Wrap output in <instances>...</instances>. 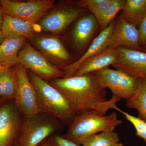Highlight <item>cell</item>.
<instances>
[{"label": "cell", "mask_w": 146, "mask_h": 146, "mask_svg": "<svg viewBox=\"0 0 146 146\" xmlns=\"http://www.w3.org/2000/svg\"><path fill=\"white\" fill-rule=\"evenodd\" d=\"M5 39V36L2 31L0 30V44L4 41Z\"/></svg>", "instance_id": "cell-29"}, {"label": "cell", "mask_w": 146, "mask_h": 146, "mask_svg": "<svg viewBox=\"0 0 146 146\" xmlns=\"http://www.w3.org/2000/svg\"><path fill=\"white\" fill-rule=\"evenodd\" d=\"M14 101H8L0 106V146H14L23 119Z\"/></svg>", "instance_id": "cell-10"}, {"label": "cell", "mask_w": 146, "mask_h": 146, "mask_svg": "<svg viewBox=\"0 0 146 146\" xmlns=\"http://www.w3.org/2000/svg\"><path fill=\"white\" fill-rule=\"evenodd\" d=\"M107 48H125L143 51L139 44L138 29L126 22L121 16L108 39Z\"/></svg>", "instance_id": "cell-12"}, {"label": "cell", "mask_w": 146, "mask_h": 146, "mask_svg": "<svg viewBox=\"0 0 146 146\" xmlns=\"http://www.w3.org/2000/svg\"><path fill=\"white\" fill-rule=\"evenodd\" d=\"M84 8L77 2L55 5L47 12L38 24L41 30L53 33L63 32L74 21L83 14Z\"/></svg>", "instance_id": "cell-6"}, {"label": "cell", "mask_w": 146, "mask_h": 146, "mask_svg": "<svg viewBox=\"0 0 146 146\" xmlns=\"http://www.w3.org/2000/svg\"><path fill=\"white\" fill-rule=\"evenodd\" d=\"M98 24L92 13L82 16L73 27L72 37L76 49L83 48L90 42L96 30Z\"/></svg>", "instance_id": "cell-17"}, {"label": "cell", "mask_w": 146, "mask_h": 146, "mask_svg": "<svg viewBox=\"0 0 146 146\" xmlns=\"http://www.w3.org/2000/svg\"><path fill=\"white\" fill-rule=\"evenodd\" d=\"M119 56L117 48H106L83 62L74 76L84 75L108 68L116 63Z\"/></svg>", "instance_id": "cell-15"}, {"label": "cell", "mask_w": 146, "mask_h": 146, "mask_svg": "<svg viewBox=\"0 0 146 146\" xmlns=\"http://www.w3.org/2000/svg\"><path fill=\"white\" fill-rule=\"evenodd\" d=\"M5 68V67H3L2 66H1V65H0V69H2V68ZM6 68V67H5Z\"/></svg>", "instance_id": "cell-33"}, {"label": "cell", "mask_w": 146, "mask_h": 146, "mask_svg": "<svg viewBox=\"0 0 146 146\" xmlns=\"http://www.w3.org/2000/svg\"><path fill=\"white\" fill-rule=\"evenodd\" d=\"M62 128V123L47 114L24 117L14 146H38Z\"/></svg>", "instance_id": "cell-4"}, {"label": "cell", "mask_w": 146, "mask_h": 146, "mask_svg": "<svg viewBox=\"0 0 146 146\" xmlns=\"http://www.w3.org/2000/svg\"><path fill=\"white\" fill-rule=\"evenodd\" d=\"M33 40L42 53L51 63L63 65L70 60V55L57 37L37 35Z\"/></svg>", "instance_id": "cell-13"}, {"label": "cell", "mask_w": 146, "mask_h": 146, "mask_svg": "<svg viewBox=\"0 0 146 146\" xmlns=\"http://www.w3.org/2000/svg\"><path fill=\"white\" fill-rule=\"evenodd\" d=\"M121 16L131 25L139 27L146 16V0H126Z\"/></svg>", "instance_id": "cell-21"}, {"label": "cell", "mask_w": 146, "mask_h": 146, "mask_svg": "<svg viewBox=\"0 0 146 146\" xmlns=\"http://www.w3.org/2000/svg\"><path fill=\"white\" fill-rule=\"evenodd\" d=\"M138 30L139 44L143 50L146 45V16L138 27Z\"/></svg>", "instance_id": "cell-26"}, {"label": "cell", "mask_w": 146, "mask_h": 146, "mask_svg": "<svg viewBox=\"0 0 146 146\" xmlns=\"http://www.w3.org/2000/svg\"><path fill=\"white\" fill-rule=\"evenodd\" d=\"M49 141V146H81L58 134H54L50 136Z\"/></svg>", "instance_id": "cell-25"}, {"label": "cell", "mask_w": 146, "mask_h": 146, "mask_svg": "<svg viewBox=\"0 0 146 146\" xmlns=\"http://www.w3.org/2000/svg\"><path fill=\"white\" fill-rule=\"evenodd\" d=\"M126 106L136 110L138 117L146 122V80H138L137 89L133 96L127 100Z\"/></svg>", "instance_id": "cell-22"}, {"label": "cell", "mask_w": 146, "mask_h": 146, "mask_svg": "<svg viewBox=\"0 0 146 146\" xmlns=\"http://www.w3.org/2000/svg\"><path fill=\"white\" fill-rule=\"evenodd\" d=\"M50 141L49 138H47L44 142H42V143L40 144L38 146H49Z\"/></svg>", "instance_id": "cell-28"}, {"label": "cell", "mask_w": 146, "mask_h": 146, "mask_svg": "<svg viewBox=\"0 0 146 146\" xmlns=\"http://www.w3.org/2000/svg\"><path fill=\"white\" fill-rule=\"evenodd\" d=\"M19 64L44 80L63 78V71L51 63L42 52L25 42L18 55Z\"/></svg>", "instance_id": "cell-8"}, {"label": "cell", "mask_w": 146, "mask_h": 146, "mask_svg": "<svg viewBox=\"0 0 146 146\" xmlns=\"http://www.w3.org/2000/svg\"><path fill=\"white\" fill-rule=\"evenodd\" d=\"M3 12L2 7L0 6V30H2L3 23Z\"/></svg>", "instance_id": "cell-27"}, {"label": "cell", "mask_w": 146, "mask_h": 146, "mask_svg": "<svg viewBox=\"0 0 146 146\" xmlns=\"http://www.w3.org/2000/svg\"><path fill=\"white\" fill-rule=\"evenodd\" d=\"M122 123L116 112L106 116L94 110L87 111L77 115L62 136L81 146L82 141L88 136L100 132L114 131Z\"/></svg>", "instance_id": "cell-3"}, {"label": "cell", "mask_w": 146, "mask_h": 146, "mask_svg": "<svg viewBox=\"0 0 146 146\" xmlns=\"http://www.w3.org/2000/svg\"><path fill=\"white\" fill-rule=\"evenodd\" d=\"M2 31L5 38L23 36L33 39L42 30L38 24L30 23L3 14Z\"/></svg>", "instance_id": "cell-16"}, {"label": "cell", "mask_w": 146, "mask_h": 146, "mask_svg": "<svg viewBox=\"0 0 146 146\" xmlns=\"http://www.w3.org/2000/svg\"><path fill=\"white\" fill-rule=\"evenodd\" d=\"M126 0H107L105 2L87 8L94 15L101 31L109 26L124 7Z\"/></svg>", "instance_id": "cell-18"}, {"label": "cell", "mask_w": 146, "mask_h": 146, "mask_svg": "<svg viewBox=\"0 0 146 146\" xmlns=\"http://www.w3.org/2000/svg\"><path fill=\"white\" fill-rule=\"evenodd\" d=\"M117 48L119 57L112 65L115 70L138 80H146V52L125 48Z\"/></svg>", "instance_id": "cell-11"}, {"label": "cell", "mask_w": 146, "mask_h": 146, "mask_svg": "<svg viewBox=\"0 0 146 146\" xmlns=\"http://www.w3.org/2000/svg\"><path fill=\"white\" fill-rule=\"evenodd\" d=\"M118 111L124 115L125 119L133 125L136 130L135 135L146 143V122L138 117L129 114L119 108Z\"/></svg>", "instance_id": "cell-24"}, {"label": "cell", "mask_w": 146, "mask_h": 146, "mask_svg": "<svg viewBox=\"0 0 146 146\" xmlns=\"http://www.w3.org/2000/svg\"><path fill=\"white\" fill-rule=\"evenodd\" d=\"M115 22L112 21L107 28L101 31L98 35L93 40L87 51L78 60L63 68L64 76L63 78L73 76L80 66L85 60L106 48L108 39L115 26Z\"/></svg>", "instance_id": "cell-14"}, {"label": "cell", "mask_w": 146, "mask_h": 146, "mask_svg": "<svg viewBox=\"0 0 146 146\" xmlns=\"http://www.w3.org/2000/svg\"><path fill=\"white\" fill-rule=\"evenodd\" d=\"M120 138L114 131H104L88 136L82 141V146H112L118 143Z\"/></svg>", "instance_id": "cell-23"}, {"label": "cell", "mask_w": 146, "mask_h": 146, "mask_svg": "<svg viewBox=\"0 0 146 146\" xmlns=\"http://www.w3.org/2000/svg\"><path fill=\"white\" fill-rule=\"evenodd\" d=\"M25 39L23 36L5 38L0 44V65L10 68L19 64L18 55Z\"/></svg>", "instance_id": "cell-19"}, {"label": "cell", "mask_w": 146, "mask_h": 146, "mask_svg": "<svg viewBox=\"0 0 146 146\" xmlns=\"http://www.w3.org/2000/svg\"><path fill=\"white\" fill-rule=\"evenodd\" d=\"M7 101H8L2 98H0V106H1L3 104H4Z\"/></svg>", "instance_id": "cell-30"}, {"label": "cell", "mask_w": 146, "mask_h": 146, "mask_svg": "<svg viewBox=\"0 0 146 146\" xmlns=\"http://www.w3.org/2000/svg\"><path fill=\"white\" fill-rule=\"evenodd\" d=\"M18 76L14 69H0V98L14 101L18 87Z\"/></svg>", "instance_id": "cell-20"}, {"label": "cell", "mask_w": 146, "mask_h": 146, "mask_svg": "<svg viewBox=\"0 0 146 146\" xmlns=\"http://www.w3.org/2000/svg\"><path fill=\"white\" fill-rule=\"evenodd\" d=\"M112 146H124V145L123 144L119 143Z\"/></svg>", "instance_id": "cell-31"}, {"label": "cell", "mask_w": 146, "mask_h": 146, "mask_svg": "<svg viewBox=\"0 0 146 146\" xmlns=\"http://www.w3.org/2000/svg\"><path fill=\"white\" fill-rule=\"evenodd\" d=\"M30 80L36 91L40 113L56 118L64 124H70L76 116L61 93L44 80L30 72Z\"/></svg>", "instance_id": "cell-2"}, {"label": "cell", "mask_w": 146, "mask_h": 146, "mask_svg": "<svg viewBox=\"0 0 146 146\" xmlns=\"http://www.w3.org/2000/svg\"><path fill=\"white\" fill-rule=\"evenodd\" d=\"M102 87L108 88L112 96L127 100L133 96L138 87V80L117 70L106 68L92 73Z\"/></svg>", "instance_id": "cell-7"}, {"label": "cell", "mask_w": 146, "mask_h": 146, "mask_svg": "<svg viewBox=\"0 0 146 146\" xmlns=\"http://www.w3.org/2000/svg\"><path fill=\"white\" fill-rule=\"evenodd\" d=\"M54 0H31L27 1L2 0L0 4L3 14L36 24L54 6Z\"/></svg>", "instance_id": "cell-5"}, {"label": "cell", "mask_w": 146, "mask_h": 146, "mask_svg": "<svg viewBox=\"0 0 146 146\" xmlns=\"http://www.w3.org/2000/svg\"><path fill=\"white\" fill-rule=\"evenodd\" d=\"M143 51L144 52H146V45L144 47V49L143 50Z\"/></svg>", "instance_id": "cell-32"}, {"label": "cell", "mask_w": 146, "mask_h": 146, "mask_svg": "<svg viewBox=\"0 0 146 146\" xmlns=\"http://www.w3.org/2000/svg\"><path fill=\"white\" fill-rule=\"evenodd\" d=\"M49 83L63 94L76 115L92 110L105 115L110 109H117L116 103L121 100L113 96L107 100L106 89L100 85L92 73L54 79Z\"/></svg>", "instance_id": "cell-1"}, {"label": "cell", "mask_w": 146, "mask_h": 146, "mask_svg": "<svg viewBox=\"0 0 146 146\" xmlns=\"http://www.w3.org/2000/svg\"><path fill=\"white\" fill-rule=\"evenodd\" d=\"M18 78V87L14 102L24 117L29 118L40 113L35 89L23 65L14 68Z\"/></svg>", "instance_id": "cell-9"}]
</instances>
